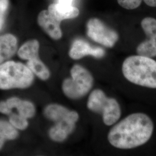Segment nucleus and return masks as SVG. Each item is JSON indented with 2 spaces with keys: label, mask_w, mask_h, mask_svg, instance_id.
<instances>
[{
  "label": "nucleus",
  "mask_w": 156,
  "mask_h": 156,
  "mask_svg": "<svg viewBox=\"0 0 156 156\" xmlns=\"http://www.w3.org/2000/svg\"><path fill=\"white\" fill-rule=\"evenodd\" d=\"M154 124L149 116L135 113L115 125L109 132L108 139L113 146L131 149L144 145L151 139Z\"/></svg>",
  "instance_id": "nucleus-1"
},
{
  "label": "nucleus",
  "mask_w": 156,
  "mask_h": 156,
  "mask_svg": "<svg viewBox=\"0 0 156 156\" xmlns=\"http://www.w3.org/2000/svg\"><path fill=\"white\" fill-rule=\"evenodd\" d=\"M123 75L132 83L156 89V62L141 55L128 57L122 66Z\"/></svg>",
  "instance_id": "nucleus-2"
},
{
  "label": "nucleus",
  "mask_w": 156,
  "mask_h": 156,
  "mask_svg": "<svg viewBox=\"0 0 156 156\" xmlns=\"http://www.w3.org/2000/svg\"><path fill=\"white\" fill-rule=\"evenodd\" d=\"M33 80V73L22 63L8 61L0 64V89L27 88Z\"/></svg>",
  "instance_id": "nucleus-3"
},
{
  "label": "nucleus",
  "mask_w": 156,
  "mask_h": 156,
  "mask_svg": "<svg viewBox=\"0 0 156 156\" xmlns=\"http://www.w3.org/2000/svg\"><path fill=\"white\" fill-rule=\"evenodd\" d=\"M87 107L91 111L102 114L103 122L107 126L116 123L121 116L120 106L117 101L107 97L101 90H94L91 93Z\"/></svg>",
  "instance_id": "nucleus-4"
},
{
  "label": "nucleus",
  "mask_w": 156,
  "mask_h": 156,
  "mask_svg": "<svg viewBox=\"0 0 156 156\" xmlns=\"http://www.w3.org/2000/svg\"><path fill=\"white\" fill-rule=\"evenodd\" d=\"M71 74V78L66 79L62 83L64 94L73 99L81 98L87 94L93 84L91 73L83 67L75 65L72 68Z\"/></svg>",
  "instance_id": "nucleus-5"
},
{
  "label": "nucleus",
  "mask_w": 156,
  "mask_h": 156,
  "mask_svg": "<svg viewBox=\"0 0 156 156\" xmlns=\"http://www.w3.org/2000/svg\"><path fill=\"white\" fill-rule=\"evenodd\" d=\"M87 34L90 38L108 48L114 46L119 39L118 34L97 18H91L87 23Z\"/></svg>",
  "instance_id": "nucleus-6"
},
{
  "label": "nucleus",
  "mask_w": 156,
  "mask_h": 156,
  "mask_svg": "<svg viewBox=\"0 0 156 156\" xmlns=\"http://www.w3.org/2000/svg\"><path fill=\"white\" fill-rule=\"evenodd\" d=\"M141 26L148 39L141 42L136 48L137 54L153 57L156 56V19L146 17L141 22Z\"/></svg>",
  "instance_id": "nucleus-7"
},
{
  "label": "nucleus",
  "mask_w": 156,
  "mask_h": 156,
  "mask_svg": "<svg viewBox=\"0 0 156 156\" xmlns=\"http://www.w3.org/2000/svg\"><path fill=\"white\" fill-rule=\"evenodd\" d=\"M12 109H16L20 115L28 119L34 116L35 113V106L31 102L23 101L17 97H12L6 101L0 102V112L8 115Z\"/></svg>",
  "instance_id": "nucleus-8"
},
{
  "label": "nucleus",
  "mask_w": 156,
  "mask_h": 156,
  "mask_svg": "<svg viewBox=\"0 0 156 156\" xmlns=\"http://www.w3.org/2000/svg\"><path fill=\"white\" fill-rule=\"evenodd\" d=\"M105 50L98 47H93L83 39H76L71 46L69 55L74 60H79L86 56L101 58L105 55Z\"/></svg>",
  "instance_id": "nucleus-9"
},
{
  "label": "nucleus",
  "mask_w": 156,
  "mask_h": 156,
  "mask_svg": "<svg viewBox=\"0 0 156 156\" xmlns=\"http://www.w3.org/2000/svg\"><path fill=\"white\" fill-rule=\"evenodd\" d=\"M44 113L46 117L56 123H75L79 119V115L76 112L69 111L57 104H50L46 106Z\"/></svg>",
  "instance_id": "nucleus-10"
},
{
  "label": "nucleus",
  "mask_w": 156,
  "mask_h": 156,
  "mask_svg": "<svg viewBox=\"0 0 156 156\" xmlns=\"http://www.w3.org/2000/svg\"><path fill=\"white\" fill-rule=\"evenodd\" d=\"M37 22L39 26L52 39L58 40L62 38V34L60 28L61 22L51 15L48 10H43L39 13Z\"/></svg>",
  "instance_id": "nucleus-11"
},
{
  "label": "nucleus",
  "mask_w": 156,
  "mask_h": 156,
  "mask_svg": "<svg viewBox=\"0 0 156 156\" xmlns=\"http://www.w3.org/2000/svg\"><path fill=\"white\" fill-rule=\"evenodd\" d=\"M17 50V39L11 34L0 35V64L13 56Z\"/></svg>",
  "instance_id": "nucleus-12"
},
{
  "label": "nucleus",
  "mask_w": 156,
  "mask_h": 156,
  "mask_svg": "<svg viewBox=\"0 0 156 156\" xmlns=\"http://www.w3.org/2000/svg\"><path fill=\"white\" fill-rule=\"evenodd\" d=\"M48 11L58 22L76 18L79 15V10L76 7L64 6L58 3L51 4L48 6Z\"/></svg>",
  "instance_id": "nucleus-13"
},
{
  "label": "nucleus",
  "mask_w": 156,
  "mask_h": 156,
  "mask_svg": "<svg viewBox=\"0 0 156 156\" xmlns=\"http://www.w3.org/2000/svg\"><path fill=\"white\" fill-rule=\"evenodd\" d=\"M39 43L37 39H32L24 43L17 51L19 57L23 60H29L38 57Z\"/></svg>",
  "instance_id": "nucleus-14"
},
{
  "label": "nucleus",
  "mask_w": 156,
  "mask_h": 156,
  "mask_svg": "<svg viewBox=\"0 0 156 156\" xmlns=\"http://www.w3.org/2000/svg\"><path fill=\"white\" fill-rule=\"evenodd\" d=\"M27 66L31 72L42 80H47L50 76V73L48 68L43 62L39 58V57L28 60Z\"/></svg>",
  "instance_id": "nucleus-15"
},
{
  "label": "nucleus",
  "mask_w": 156,
  "mask_h": 156,
  "mask_svg": "<svg viewBox=\"0 0 156 156\" xmlns=\"http://www.w3.org/2000/svg\"><path fill=\"white\" fill-rule=\"evenodd\" d=\"M18 136L16 128L9 122L0 120V150L6 140H13Z\"/></svg>",
  "instance_id": "nucleus-16"
},
{
  "label": "nucleus",
  "mask_w": 156,
  "mask_h": 156,
  "mask_svg": "<svg viewBox=\"0 0 156 156\" xmlns=\"http://www.w3.org/2000/svg\"><path fill=\"white\" fill-rule=\"evenodd\" d=\"M71 133V131L66 127L56 124L54 127L50 128L49 136L50 138L55 141L62 142L66 140Z\"/></svg>",
  "instance_id": "nucleus-17"
},
{
  "label": "nucleus",
  "mask_w": 156,
  "mask_h": 156,
  "mask_svg": "<svg viewBox=\"0 0 156 156\" xmlns=\"http://www.w3.org/2000/svg\"><path fill=\"white\" fill-rule=\"evenodd\" d=\"M142 1L148 6L156 7V0H117V2L120 5L125 9H134L140 6Z\"/></svg>",
  "instance_id": "nucleus-18"
},
{
  "label": "nucleus",
  "mask_w": 156,
  "mask_h": 156,
  "mask_svg": "<svg viewBox=\"0 0 156 156\" xmlns=\"http://www.w3.org/2000/svg\"><path fill=\"white\" fill-rule=\"evenodd\" d=\"M8 115L9 123L15 128L23 130L28 127V122L26 118L13 112H11Z\"/></svg>",
  "instance_id": "nucleus-19"
},
{
  "label": "nucleus",
  "mask_w": 156,
  "mask_h": 156,
  "mask_svg": "<svg viewBox=\"0 0 156 156\" xmlns=\"http://www.w3.org/2000/svg\"><path fill=\"white\" fill-rule=\"evenodd\" d=\"M9 6V0H0V12L6 14Z\"/></svg>",
  "instance_id": "nucleus-20"
},
{
  "label": "nucleus",
  "mask_w": 156,
  "mask_h": 156,
  "mask_svg": "<svg viewBox=\"0 0 156 156\" xmlns=\"http://www.w3.org/2000/svg\"><path fill=\"white\" fill-rule=\"evenodd\" d=\"M5 15L6 14L0 12V30H2L4 26L5 22Z\"/></svg>",
  "instance_id": "nucleus-21"
},
{
  "label": "nucleus",
  "mask_w": 156,
  "mask_h": 156,
  "mask_svg": "<svg viewBox=\"0 0 156 156\" xmlns=\"http://www.w3.org/2000/svg\"><path fill=\"white\" fill-rule=\"evenodd\" d=\"M73 0H58V3L64 6H71Z\"/></svg>",
  "instance_id": "nucleus-22"
}]
</instances>
